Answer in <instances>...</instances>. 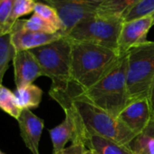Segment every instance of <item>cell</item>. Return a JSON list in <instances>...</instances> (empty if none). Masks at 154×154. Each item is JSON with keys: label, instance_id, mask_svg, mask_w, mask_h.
I'll use <instances>...</instances> for the list:
<instances>
[{"label": "cell", "instance_id": "6da1fadb", "mask_svg": "<svg viewBox=\"0 0 154 154\" xmlns=\"http://www.w3.org/2000/svg\"><path fill=\"white\" fill-rule=\"evenodd\" d=\"M49 95L73 120L76 129L74 140L84 142L91 135H99L128 147L136 136L116 117L85 100L70 96L54 87L50 88Z\"/></svg>", "mask_w": 154, "mask_h": 154}, {"label": "cell", "instance_id": "7a4b0ae2", "mask_svg": "<svg viewBox=\"0 0 154 154\" xmlns=\"http://www.w3.org/2000/svg\"><path fill=\"white\" fill-rule=\"evenodd\" d=\"M127 63V53L121 54L116 64L103 78L85 91L79 90L69 82L51 87L57 88L70 96L85 100L117 118L130 100L126 80Z\"/></svg>", "mask_w": 154, "mask_h": 154}, {"label": "cell", "instance_id": "3957f363", "mask_svg": "<svg viewBox=\"0 0 154 154\" xmlns=\"http://www.w3.org/2000/svg\"><path fill=\"white\" fill-rule=\"evenodd\" d=\"M121 54L97 45L72 41L70 82L81 91L97 84L113 68Z\"/></svg>", "mask_w": 154, "mask_h": 154}, {"label": "cell", "instance_id": "277c9868", "mask_svg": "<svg viewBox=\"0 0 154 154\" xmlns=\"http://www.w3.org/2000/svg\"><path fill=\"white\" fill-rule=\"evenodd\" d=\"M127 89L130 99L148 98L154 81V41H147L127 53Z\"/></svg>", "mask_w": 154, "mask_h": 154}, {"label": "cell", "instance_id": "5b68a950", "mask_svg": "<svg viewBox=\"0 0 154 154\" xmlns=\"http://www.w3.org/2000/svg\"><path fill=\"white\" fill-rule=\"evenodd\" d=\"M30 52L38 61L43 76L52 80V85H61L70 82L72 41L68 37L63 36Z\"/></svg>", "mask_w": 154, "mask_h": 154}, {"label": "cell", "instance_id": "8992f818", "mask_svg": "<svg viewBox=\"0 0 154 154\" xmlns=\"http://www.w3.org/2000/svg\"><path fill=\"white\" fill-rule=\"evenodd\" d=\"M122 25V17L95 15L79 23L66 37L71 41L90 43L118 52Z\"/></svg>", "mask_w": 154, "mask_h": 154}, {"label": "cell", "instance_id": "52a82bcc", "mask_svg": "<svg viewBox=\"0 0 154 154\" xmlns=\"http://www.w3.org/2000/svg\"><path fill=\"white\" fill-rule=\"evenodd\" d=\"M57 12L62 24V35L68 34L82 21L96 15L103 0H43Z\"/></svg>", "mask_w": 154, "mask_h": 154}, {"label": "cell", "instance_id": "ba28073f", "mask_svg": "<svg viewBox=\"0 0 154 154\" xmlns=\"http://www.w3.org/2000/svg\"><path fill=\"white\" fill-rule=\"evenodd\" d=\"M152 118L148 98L130 99L117 116V119L135 135L143 131Z\"/></svg>", "mask_w": 154, "mask_h": 154}, {"label": "cell", "instance_id": "9c48e42d", "mask_svg": "<svg viewBox=\"0 0 154 154\" xmlns=\"http://www.w3.org/2000/svg\"><path fill=\"white\" fill-rule=\"evenodd\" d=\"M153 26L152 15L123 22L118 41L119 54H126L132 47L147 42L148 33Z\"/></svg>", "mask_w": 154, "mask_h": 154}, {"label": "cell", "instance_id": "30bf717a", "mask_svg": "<svg viewBox=\"0 0 154 154\" xmlns=\"http://www.w3.org/2000/svg\"><path fill=\"white\" fill-rule=\"evenodd\" d=\"M12 62L17 88L32 85L38 77L43 76L41 66L30 51L17 52Z\"/></svg>", "mask_w": 154, "mask_h": 154}, {"label": "cell", "instance_id": "8fae6325", "mask_svg": "<svg viewBox=\"0 0 154 154\" xmlns=\"http://www.w3.org/2000/svg\"><path fill=\"white\" fill-rule=\"evenodd\" d=\"M20 136L32 154H40L39 142L45 127L44 120L30 110H23L18 120Z\"/></svg>", "mask_w": 154, "mask_h": 154}, {"label": "cell", "instance_id": "7c38bea8", "mask_svg": "<svg viewBox=\"0 0 154 154\" xmlns=\"http://www.w3.org/2000/svg\"><path fill=\"white\" fill-rule=\"evenodd\" d=\"M11 43L17 52L30 51L32 49L45 45L64 36L61 33L46 34L31 31H14L11 34Z\"/></svg>", "mask_w": 154, "mask_h": 154}, {"label": "cell", "instance_id": "4fadbf2b", "mask_svg": "<svg viewBox=\"0 0 154 154\" xmlns=\"http://www.w3.org/2000/svg\"><path fill=\"white\" fill-rule=\"evenodd\" d=\"M64 114V120L57 126L49 130L53 144V154H55L64 149L65 145L69 141L72 142L76 138V129L73 120L68 113Z\"/></svg>", "mask_w": 154, "mask_h": 154}, {"label": "cell", "instance_id": "5bb4252c", "mask_svg": "<svg viewBox=\"0 0 154 154\" xmlns=\"http://www.w3.org/2000/svg\"><path fill=\"white\" fill-rule=\"evenodd\" d=\"M84 143L87 149H93L97 154H133L129 147L99 135L85 138Z\"/></svg>", "mask_w": 154, "mask_h": 154}, {"label": "cell", "instance_id": "9a60e30c", "mask_svg": "<svg viewBox=\"0 0 154 154\" xmlns=\"http://www.w3.org/2000/svg\"><path fill=\"white\" fill-rule=\"evenodd\" d=\"M17 105L21 110L37 108L43 98V91L37 85L32 84L24 87L17 88L15 91Z\"/></svg>", "mask_w": 154, "mask_h": 154}, {"label": "cell", "instance_id": "2e32d148", "mask_svg": "<svg viewBox=\"0 0 154 154\" xmlns=\"http://www.w3.org/2000/svg\"><path fill=\"white\" fill-rule=\"evenodd\" d=\"M133 154H154V118L128 145Z\"/></svg>", "mask_w": 154, "mask_h": 154}, {"label": "cell", "instance_id": "e0dca14e", "mask_svg": "<svg viewBox=\"0 0 154 154\" xmlns=\"http://www.w3.org/2000/svg\"><path fill=\"white\" fill-rule=\"evenodd\" d=\"M18 30L46 33V34L60 33L54 26L49 24L47 21H45L36 14H34L29 19H18L15 23L12 32L18 31Z\"/></svg>", "mask_w": 154, "mask_h": 154}, {"label": "cell", "instance_id": "ac0fdd59", "mask_svg": "<svg viewBox=\"0 0 154 154\" xmlns=\"http://www.w3.org/2000/svg\"><path fill=\"white\" fill-rule=\"evenodd\" d=\"M141 0H103L99 6L96 15L101 17H119Z\"/></svg>", "mask_w": 154, "mask_h": 154}, {"label": "cell", "instance_id": "d6986e66", "mask_svg": "<svg viewBox=\"0 0 154 154\" xmlns=\"http://www.w3.org/2000/svg\"><path fill=\"white\" fill-rule=\"evenodd\" d=\"M16 53L17 51L11 43V35L0 36V86L9 67V63L13 61Z\"/></svg>", "mask_w": 154, "mask_h": 154}, {"label": "cell", "instance_id": "ffe728a7", "mask_svg": "<svg viewBox=\"0 0 154 154\" xmlns=\"http://www.w3.org/2000/svg\"><path fill=\"white\" fill-rule=\"evenodd\" d=\"M0 109L16 120H18L23 111L17 105L15 93L4 85L0 86Z\"/></svg>", "mask_w": 154, "mask_h": 154}, {"label": "cell", "instance_id": "44dd1931", "mask_svg": "<svg viewBox=\"0 0 154 154\" xmlns=\"http://www.w3.org/2000/svg\"><path fill=\"white\" fill-rule=\"evenodd\" d=\"M14 0H0V36L11 34L15 25L12 18Z\"/></svg>", "mask_w": 154, "mask_h": 154}, {"label": "cell", "instance_id": "7402d4cb", "mask_svg": "<svg viewBox=\"0 0 154 154\" xmlns=\"http://www.w3.org/2000/svg\"><path fill=\"white\" fill-rule=\"evenodd\" d=\"M152 14H154V0H141L128 9L122 18L123 22H127Z\"/></svg>", "mask_w": 154, "mask_h": 154}, {"label": "cell", "instance_id": "603a6c76", "mask_svg": "<svg viewBox=\"0 0 154 154\" xmlns=\"http://www.w3.org/2000/svg\"><path fill=\"white\" fill-rule=\"evenodd\" d=\"M34 14H36L39 17H41L43 19H45L49 24L54 26L62 34L63 24H62V21L54 8H53L52 7H50L49 5H47L45 3L36 2L35 10H34Z\"/></svg>", "mask_w": 154, "mask_h": 154}, {"label": "cell", "instance_id": "cb8c5ba5", "mask_svg": "<svg viewBox=\"0 0 154 154\" xmlns=\"http://www.w3.org/2000/svg\"><path fill=\"white\" fill-rule=\"evenodd\" d=\"M35 4V0H14L12 9L13 20L17 22L21 17L34 12Z\"/></svg>", "mask_w": 154, "mask_h": 154}, {"label": "cell", "instance_id": "d4e9b609", "mask_svg": "<svg viewBox=\"0 0 154 154\" xmlns=\"http://www.w3.org/2000/svg\"><path fill=\"white\" fill-rule=\"evenodd\" d=\"M85 149L86 146L82 140H74L70 146L65 147L55 154H84Z\"/></svg>", "mask_w": 154, "mask_h": 154}, {"label": "cell", "instance_id": "484cf974", "mask_svg": "<svg viewBox=\"0 0 154 154\" xmlns=\"http://www.w3.org/2000/svg\"><path fill=\"white\" fill-rule=\"evenodd\" d=\"M149 102V105L151 108V112H152V116L154 118V81L150 86L149 89V96H148Z\"/></svg>", "mask_w": 154, "mask_h": 154}, {"label": "cell", "instance_id": "4316f807", "mask_svg": "<svg viewBox=\"0 0 154 154\" xmlns=\"http://www.w3.org/2000/svg\"><path fill=\"white\" fill-rule=\"evenodd\" d=\"M84 154H97V153L95 151H94L93 149H87L86 148V149H85V151Z\"/></svg>", "mask_w": 154, "mask_h": 154}, {"label": "cell", "instance_id": "83f0119b", "mask_svg": "<svg viewBox=\"0 0 154 154\" xmlns=\"http://www.w3.org/2000/svg\"><path fill=\"white\" fill-rule=\"evenodd\" d=\"M0 154H6V153H5V152H3L1 149H0Z\"/></svg>", "mask_w": 154, "mask_h": 154}, {"label": "cell", "instance_id": "f1b7e54d", "mask_svg": "<svg viewBox=\"0 0 154 154\" xmlns=\"http://www.w3.org/2000/svg\"><path fill=\"white\" fill-rule=\"evenodd\" d=\"M152 17H153V23H154V14H152Z\"/></svg>", "mask_w": 154, "mask_h": 154}]
</instances>
